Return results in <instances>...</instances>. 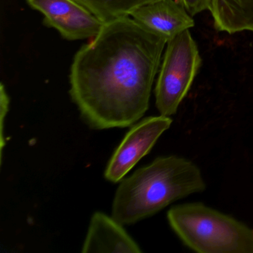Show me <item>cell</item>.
<instances>
[{"mask_svg": "<svg viewBox=\"0 0 253 253\" xmlns=\"http://www.w3.org/2000/svg\"><path fill=\"white\" fill-rule=\"evenodd\" d=\"M10 99L7 94L6 90L3 84H1L0 87V124H1V160H2V152H3V148L5 146V141L4 138V124H5V118L8 113V107H9Z\"/></svg>", "mask_w": 253, "mask_h": 253, "instance_id": "cell-11", "label": "cell"}, {"mask_svg": "<svg viewBox=\"0 0 253 253\" xmlns=\"http://www.w3.org/2000/svg\"><path fill=\"white\" fill-rule=\"evenodd\" d=\"M192 17L210 8V0H178Z\"/></svg>", "mask_w": 253, "mask_h": 253, "instance_id": "cell-12", "label": "cell"}, {"mask_svg": "<svg viewBox=\"0 0 253 253\" xmlns=\"http://www.w3.org/2000/svg\"><path fill=\"white\" fill-rule=\"evenodd\" d=\"M205 189L202 173L193 162L177 155L160 157L120 183L112 217L123 225L133 224Z\"/></svg>", "mask_w": 253, "mask_h": 253, "instance_id": "cell-2", "label": "cell"}, {"mask_svg": "<svg viewBox=\"0 0 253 253\" xmlns=\"http://www.w3.org/2000/svg\"><path fill=\"white\" fill-rule=\"evenodd\" d=\"M44 15V23L69 41L94 38L105 23L76 0H27Z\"/></svg>", "mask_w": 253, "mask_h": 253, "instance_id": "cell-6", "label": "cell"}, {"mask_svg": "<svg viewBox=\"0 0 253 253\" xmlns=\"http://www.w3.org/2000/svg\"><path fill=\"white\" fill-rule=\"evenodd\" d=\"M106 23L129 17L139 7L156 0H76Z\"/></svg>", "mask_w": 253, "mask_h": 253, "instance_id": "cell-10", "label": "cell"}, {"mask_svg": "<svg viewBox=\"0 0 253 253\" xmlns=\"http://www.w3.org/2000/svg\"><path fill=\"white\" fill-rule=\"evenodd\" d=\"M167 41L129 17L105 23L71 67L70 94L94 129L124 128L149 109Z\"/></svg>", "mask_w": 253, "mask_h": 253, "instance_id": "cell-1", "label": "cell"}, {"mask_svg": "<svg viewBox=\"0 0 253 253\" xmlns=\"http://www.w3.org/2000/svg\"><path fill=\"white\" fill-rule=\"evenodd\" d=\"M209 11L218 32L253 33V0H210Z\"/></svg>", "mask_w": 253, "mask_h": 253, "instance_id": "cell-9", "label": "cell"}, {"mask_svg": "<svg viewBox=\"0 0 253 253\" xmlns=\"http://www.w3.org/2000/svg\"><path fill=\"white\" fill-rule=\"evenodd\" d=\"M180 241L199 253H253V229L201 203H186L167 212Z\"/></svg>", "mask_w": 253, "mask_h": 253, "instance_id": "cell-3", "label": "cell"}, {"mask_svg": "<svg viewBox=\"0 0 253 253\" xmlns=\"http://www.w3.org/2000/svg\"><path fill=\"white\" fill-rule=\"evenodd\" d=\"M171 124L170 117L160 115L144 118L134 124L111 158L105 171L106 180L112 183L122 180L138 161L149 153Z\"/></svg>", "mask_w": 253, "mask_h": 253, "instance_id": "cell-5", "label": "cell"}, {"mask_svg": "<svg viewBox=\"0 0 253 253\" xmlns=\"http://www.w3.org/2000/svg\"><path fill=\"white\" fill-rule=\"evenodd\" d=\"M122 223L105 213H94L83 244L82 253H141Z\"/></svg>", "mask_w": 253, "mask_h": 253, "instance_id": "cell-8", "label": "cell"}, {"mask_svg": "<svg viewBox=\"0 0 253 253\" xmlns=\"http://www.w3.org/2000/svg\"><path fill=\"white\" fill-rule=\"evenodd\" d=\"M202 64L189 30L167 41L155 85V103L160 115L171 117L187 95Z\"/></svg>", "mask_w": 253, "mask_h": 253, "instance_id": "cell-4", "label": "cell"}, {"mask_svg": "<svg viewBox=\"0 0 253 253\" xmlns=\"http://www.w3.org/2000/svg\"><path fill=\"white\" fill-rule=\"evenodd\" d=\"M137 23L167 41L195 26V21L178 0H156L131 14Z\"/></svg>", "mask_w": 253, "mask_h": 253, "instance_id": "cell-7", "label": "cell"}]
</instances>
